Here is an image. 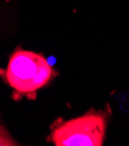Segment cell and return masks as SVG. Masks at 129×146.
Segmentation results:
<instances>
[{
	"mask_svg": "<svg viewBox=\"0 0 129 146\" xmlns=\"http://www.w3.org/2000/svg\"><path fill=\"white\" fill-rule=\"evenodd\" d=\"M0 75L13 89L14 100H35L37 91L49 84L57 72L42 55L18 48L10 55L6 69L0 70Z\"/></svg>",
	"mask_w": 129,
	"mask_h": 146,
	"instance_id": "6da1fadb",
	"label": "cell"
},
{
	"mask_svg": "<svg viewBox=\"0 0 129 146\" xmlns=\"http://www.w3.org/2000/svg\"><path fill=\"white\" fill-rule=\"evenodd\" d=\"M105 117L90 113L56 125L50 140L56 146H100L105 139Z\"/></svg>",
	"mask_w": 129,
	"mask_h": 146,
	"instance_id": "7a4b0ae2",
	"label": "cell"
},
{
	"mask_svg": "<svg viewBox=\"0 0 129 146\" xmlns=\"http://www.w3.org/2000/svg\"><path fill=\"white\" fill-rule=\"evenodd\" d=\"M15 145L19 144L10 137L9 132L4 125H0V146H15Z\"/></svg>",
	"mask_w": 129,
	"mask_h": 146,
	"instance_id": "3957f363",
	"label": "cell"
}]
</instances>
